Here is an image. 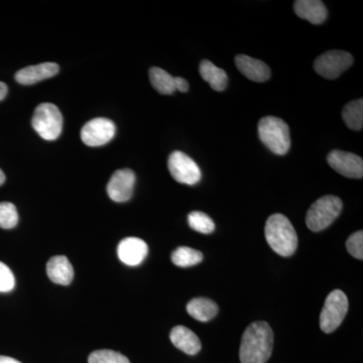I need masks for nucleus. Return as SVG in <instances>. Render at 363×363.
<instances>
[{"mask_svg": "<svg viewBox=\"0 0 363 363\" xmlns=\"http://www.w3.org/2000/svg\"><path fill=\"white\" fill-rule=\"evenodd\" d=\"M274 332L264 321L253 322L245 329L241 339V363H267L272 357Z\"/></svg>", "mask_w": 363, "mask_h": 363, "instance_id": "1", "label": "nucleus"}, {"mask_svg": "<svg viewBox=\"0 0 363 363\" xmlns=\"http://www.w3.org/2000/svg\"><path fill=\"white\" fill-rule=\"evenodd\" d=\"M264 234L269 247L281 257H291L297 250V233L285 215H271L267 220Z\"/></svg>", "mask_w": 363, "mask_h": 363, "instance_id": "2", "label": "nucleus"}, {"mask_svg": "<svg viewBox=\"0 0 363 363\" xmlns=\"http://www.w3.org/2000/svg\"><path fill=\"white\" fill-rule=\"evenodd\" d=\"M257 130L260 140L274 154L284 156L290 150V130L283 119L276 116L262 117Z\"/></svg>", "mask_w": 363, "mask_h": 363, "instance_id": "3", "label": "nucleus"}, {"mask_svg": "<svg viewBox=\"0 0 363 363\" xmlns=\"http://www.w3.org/2000/svg\"><path fill=\"white\" fill-rule=\"evenodd\" d=\"M343 203L337 196L327 195L313 203L306 216L308 228L314 233L331 225L342 211Z\"/></svg>", "mask_w": 363, "mask_h": 363, "instance_id": "4", "label": "nucleus"}, {"mask_svg": "<svg viewBox=\"0 0 363 363\" xmlns=\"http://www.w3.org/2000/svg\"><path fill=\"white\" fill-rule=\"evenodd\" d=\"M32 125L40 138L52 142L61 135L63 116L56 105L42 104L35 108Z\"/></svg>", "mask_w": 363, "mask_h": 363, "instance_id": "5", "label": "nucleus"}, {"mask_svg": "<svg viewBox=\"0 0 363 363\" xmlns=\"http://www.w3.org/2000/svg\"><path fill=\"white\" fill-rule=\"evenodd\" d=\"M348 298L341 290H335L327 296L320 314V328L325 333H332L340 326L348 312Z\"/></svg>", "mask_w": 363, "mask_h": 363, "instance_id": "6", "label": "nucleus"}, {"mask_svg": "<svg viewBox=\"0 0 363 363\" xmlns=\"http://www.w3.org/2000/svg\"><path fill=\"white\" fill-rule=\"evenodd\" d=\"M353 64V57L345 51L325 52L315 60L314 69L320 76L329 80L338 78Z\"/></svg>", "mask_w": 363, "mask_h": 363, "instance_id": "7", "label": "nucleus"}, {"mask_svg": "<svg viewBox=\"0 0 363 363\" xmlns=\"http://www.w3.org/2000/svg\"><path fill=\"white\" fill-rule=\"evenodd\" d=\"M168 168L172 177L178 183L195 185L201 180V171L194 160L179 150L169 157Z\"/></svg>", "mask_w": 363, "mask_h": 363, "instance_id": "8", "label": "nucleus"}, {"mask_svg": "<svg viewBox=\"0 0 363 363\" xmlns=\"http://www.w3.org/2000/svg\"><path fill=\"white\" fill-rule=\"evenodd\" d=\"M116 124L111 119L98 117L88 121L81 130V140L89 147H100L111 142L116 135Z\"/></svg>", "mask_w": 363, "mask_h": 363, "instance_id": "9", "label": "nucleus"}, {"mask_svg": "<svg viewBox=\"0 0 363 363\" xmlns=\"http://www.w3.org/2000/svg\"><path fill=\"white\" fill-rule=\"evenodd\" d=\"M327 162L332 169L346 178L362 179L363 177L362 159L352 152L332 150L327 157Z\"/></svg>", "mask_w": 363, "mask_h": 363, "instance_id": "10", "label": "nucleus"}, {"mask_svg": "<svg viewBox=\"0 0 363 363\" xmlns=\"http://www.w3.org/2000/svg\"><path fill=\"white\" fill-rule=\"evenodd\" d=\"M135 183V175L131 169H118L112 175L107 185V193L113 201L118 203L128 201L133 196Z\"/></svg>", "mask_w": 363, "mask_h": 363, "instance_id": "11", "label": "nucleus"}, {"mask_svg": "<svg viewBox=\"0 0 363 363\" xmlns=\"http://www.w3.org/2000/svg\"><path fill=\"white\" fill-rule=\"evenodd\" d=\"M149 252L147 243L138 238H124L119 242L117 255L126 266L135 267L142 264Z\"/></svg>", "mask_w": 363, "mask_h": 363, "instance_id": "12", "label": "nucleus"}, {"mask_svg": "<svg viewBox=\"0 0 363 363\" xmlns=\"http://www.w3.org/2000/svg\"><path fill=\"white\" fill-rule=\"evenodd\" d=\"M235 65L242 75L255 82H266L271 77V69L266 63L247 55L236 56Z\"/></svg>", "mask_w": 363, "mask_h": 363, "instance_id": "13", "label": "nucleus"}, {"mask_svg": "<svg viewBox=\"0 0 363 363\" xmlns=\"http://www.w3.org/2000/svg\"><path fill=\"white\" fill-rule=\"evenodd\" d=\"M58 72V64L48 62L21 69L16 74V80L21 85H33L45 79L54 77Z\"/></svg>", "mask_w": 363, "mask_h": 363, "instance_id": "14", "label": "nucleus"}, {"mask_svg": "<svg viewBox=\"0 0 363 363\" xmlns=\"http://www.w3.org/2000/svg\"><path fill=\"white\" fill-rule=\"evenodd\" d=\"M172 343L176 346L178 350L183 351L186 354L196 355L201 350V341L199 337L190 329L185 326H176L172 329L171 335Z\"/></svg>", "mask_w": 363, "mask_h": 363, "instance_id": "15", "label": "nucleus"}, {"mask_svg": "<svg viewBox=\"0 0 363 363\" xmlns=\"http://www.w3.org/2000/svg\"><path fill=\"white\" fill-rule=\"evenodd\" d=\"M294 11L298 18L313 25H321L327 18L326 6L320 0H297L294 4Z\"/></svg>", "mask_w": 363, "mask_h": 363, "instance_id": "16", "label": "nucleus"}, {"mask_svg": "<svg viewBox=\"0 0 363 363\" xmlns=\"http://www.w3.org/2000/svg\"><path fill=\"white\" fill-rule=\"evenodd\" d=\"M47 274L52 283L62 286L70 285L74 278L73 267L64 255H56L48 262Z\"/></svg>", "mask_w": 363, "mask_h": 363, "instance_id": "17", "label": "nucleus"}, {"mask_svg": "<svg viewBox=\"0 0 363 363\" xmlns=\"http://www.w3.org/2000/svg\"><path fill=\"white\" fill-rule=\"evenodd\" d=\"M199 71L203 80L209 83L212 89L217 92H222L226 89L227 84H228V76L225 71L215 66L208 60H203L200 64Z\"/></svg>", "mask_w": 363, "mask_h": 363, "instance_id": "18", "label": "nucleus"}, {"mask_svg": "<svg viewBox=\"0 0 363 363\" xmlns=\"http://www.w3.org/2000/svg\"><path fill=\"white\" fill-rule=\"evenodd\" d=\"M218 306L207 298H195L187 305V312L191 317L200 322H207L213 319L218 313Z\"/></svg>", "mask_w": 363, "mask_h": 363, "instance_id": "19", "label": "nucleus"}, {"mask_svg": "<svg viewBox=\"0 0 363 363\" xmlns=\"http://www.w3.org/2000/svg\"><path fill=\"white\" fill-rule=\"evenodd\" d=\"M150 83L162 95H171L176 91L175 77L159 67H152L149 72Z\"/></svg>", "mask_w": 363, "mask_h": 363, "instance_id": "20", "label": "nucleus"}, {"mask_svg": "<svg viewBox=\"0 0 363 363\" xmlns=\"http://www.w3.org/2000/svg\"><path fill=\"white\" fill-rule=\"evenodd\" d=\"M342 119L350 130L358 131L363 128V100L350 101L344 106Z\"/></svg>", "mask_w": 363, "mask_h": 363, "instance_id": "21", "label": "nucleus"}, {"mask_svg": "<svg viewBox=\"0 0 363 363\" xmlns=\"http://www.w3.org/2000/svg\"><path fill=\"white\" fill-rule=\"evenodd\" d=\"M203 257L204 255L201 252L187 247H178L172 253V262L177 267H180L196 266L202 262Z\"/></svg>", "mask_w": 363, "mask_h": 363, "instance_id": "22", "label": "nucleus"}, {"mask_svg": "<svg viewBox=\"0 0 363 363\" xmlns=\"http://www.w3.org/2000/svg\"><path fill=\"white\" fill-rule=\"evenodd\" d=\"M189 225L193 230L203 234H210L215 230V223L211 217L200 211L191 212L188 216Z\"/></svg>", "mask_w": 363, "mask_h": 363, "instance_id": "23", "label": "nucleus"}, {"mask_svg": "<svg viewBox=\"0 0 363 363\" xmlns=\"http://www.w3.org/2000/svg\"><path fill=\"white\" fill-rule=\"evenodd\" d=\"M18 214L11 202L0 203V228L11 229L18 225Z\"/></svg>", "mask_w": 363, "mask_h": 363, "instance_id": "24", "label": "nucleus"}, {"mask_svg": "<svg viewBox=\"0 0 363 363\" xmlns=\"http://www.w3.org/2000/svg\"><path fill=\"white\" fill-rule=\"evenodd\" d=\"M89 363H130L128 358L121 353L112 350H97L91 353Z\"/></svg>", "mask_w": 363, "mask_h": 363, "instance_id": "25", "label": "nucleus"}, {"mask_svg": "<svg viewBox=\"0 0 363 363\" xmlns=\"http://www.w3.org/2000/svg\"><path fill=\"white\" fill-rule=\"evenodd\" d=\"M346 248L348 252L355 259H363V233L358 230L350 236L346 241Z\"/></svg>", "mask_w": 363, "mask_h": 363, "instance_id": "26", "label": "nucleus"}, {"mask_svg": "<svg viewBox=\"0 0 363 363\" xmlns=\"http://www.w3.org/2000/svg\"><path fill=\"white\" fill-rule=\"evenodd\" d=\"M16 286L13 272L6 264L0 262V293L11 292Z\"/></svg>", "mask_w": 363, "mask_h": 363, "instance_id": "27", "label": "nucleus"}, {"mask_svg": "<svg viewBox=\"0 0 363 363\" xmlns=\"http://www.w3.org/2000/svg\"><path fill=\"white\" fill-rule=\"evenodd\" d=\"M176 90L181 91V92H187L189 90V83L187 80L182 77H175Z\"/></svg>", "mask_w": 363, "mask_h": 363, "instance_id": "28", "label": "nucleus"}, {"mask_svg": "<svg viewBox=\"0 0 363 363\" xmlns=\"http://www.w3.org/2000/svg\"><path fill=\"white\" fill-rule=\"evenodd\" d=\"M7 91H9V89H7L6 83L0 82V101L6 98L7 95Z\"/></svg>", "mask_w": 363, "mask_h": 363, "instance_id": "29", "label": "nucleus"}, {"mask_svg": "<svg viewBox=\"0 0 363 363\" xmlns=\"http://www.w3.org/2000/svg\"><path fill=\"white\" fill-rule=\"evenodd\" d=\"M0 363H21L18 360L14 359V358L9 357H2L0 355Z\"/></svg>", "mask_w": 363, "mask_h": 363, "instance_id": "30", "label": "nucleus"}, {"mask_svg": "<svg viewBox=\"0 0 363 363\" xmlns=\"http://www.w3.org/2000/svg\"><path fill=\"white\" fill-rule=\"evenodd\" d=\"M4 181H6V175H4V172L0 169V186L4 183Z\"/></svg>", "mask_w": 363, "mask_h": 363, "instance_id": "31", "label": "nucleus"}]
</instances>
